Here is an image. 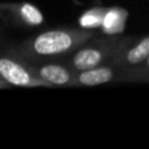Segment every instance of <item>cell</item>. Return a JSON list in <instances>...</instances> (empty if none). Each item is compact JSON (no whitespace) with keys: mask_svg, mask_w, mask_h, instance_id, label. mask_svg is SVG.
Listing matches in <instances>:
<instances>
[{"mask_svg":"<svg viewBox=\"0 0 149 149\" xmlns=\"http://www.w3.org/2000/svg\"><path fill=\"white\" fill-rule=\"evenodd\" d=\"M148 56H149V37L140 41L136 46L130 50L128 54H127V60L131 64H137V63H141L144 59H147Z\"/></svg>","mask_w":149,"mask_h":149,"instance_id":"9c48e42d","label":"cell"},{"mask_svg":"<svg viewBox=\"0 0 149 149\" xmlns=\"http://www.w3.org/2000/svg\"><path fill=\"white\" fill-rule=\"evenodd\" d=\"M0 77L8 84L17 86H49V82L43 81L41 77H36L20 63L8 58L0 59Z\"/></svg>","mask_w":149,"mask_h":149,"instance_id":"7a4b0ae2","label":"cell"},{"mask_svg":"<svg viewBox=\"0 0 149 149\" xmlns=\"http://www.w3.org/2000/svg\"><path fill=\"white\" fill-rule=\"evenodd\" d=\"M0 8L7 10L8 17L16 22L28 26H38L43 22L42 12L31 3H16V4H3Z\"/></svg>","mask_w":149,"mask_h":149,"instance_id":"3957f363","label":"cell"},{"mask_svg":"<svg viewBox=\"0 0 149 149\" xmlns=\"http://www.w3.org/2000/svg\"><path fill=\"white\" fill-rule=\"evenodd\" d=\"M38 77L50 85H67L72 80V74L64 67L58 64H46L38 71Z\"/></svg>","mask_w":149,"mask_h":149,"instance_id":"5b68a950","label":"cell"},{"mask_svg":"<svg viewBox=\"0 0 149 149\" xmlns=\"http://www.w3.org/2000/svg\"><path fill=\"white\" fill-rule=\"evenodd\" d=\"M3 86H4V82H3V81H0V88H3Z\"/></svg>","mask_w":149,"mask_h":149,"instance_id":"30bf717a","label":"cell"},{"mask_svg":"<svg viewBox=\"0 0 149 149\" xmlns=\"http://www.w3.org/2000/svg\"><path fill=\"white\" fill-rule=\"evenodd\" d=\"M92 37L89 31L81 30H50L36 37L31 43L38 55H58L72 50Z\"/></svg>","mask_w":149,"mask_h":149,"instance_id":"6da1fadb","label":"cell"},{"mask_svg":"<svg viewBox=\"0 0 149 149\" xmlns=\"http://www.w3.org/2000/svg\"><path fill=\"white\" fill-rule=\"evenodd\" d=\"M107 8H92L88 9L79 17V25L82 29H95L101 28L103 17Z\"/></svg>","mask_w":149,"mask_h":149,"instance_id":"ba28073f","label":"cell"},{"mask_svg":"<svg viewBox=\"0 0 149 149\" xmlns=\"http://www.w3.org/2000/svg\"><path fill=\"white\" fill-rule=\"evenodd\" d=\"M113 76H114V73L110 68L94 67V68H90V70H86V71H81V73L77 76V81L81 85L94 86V85L109 82L113 79Z\"/></svg>","mask_w":149,"mask_h":149,"instance_id":"52a82bcc","label":"cell"},{"mask_svg":"<svg viewBox=\"0 0 149 149\" xmlns=\"http://www.w3.org/2000/svg\"><path fill=\"white\" fill-rule=\"evenodd\" d=\"M127 18L128 12L123 8H107L101 28L105 34H119L126 28Z\"/></svg>","mask_w":149,"mask_h":149,"instance_id":"277c9868","label":"cell"},{"mask_svg":"<svg viewBox=\"0 0 149 149\" xmlns=\"http://www.w3.org/2000/svg\"><path fill=\"white\" fill-rule=\"evenodd\" d=\"M103 54L102 50L98 49H82L79 52H76V55L72 59V64L76 70L79 71H86L90 68H94L102 62Z\"/></svg>","mask_w":149,"mask_h":149,"instance_id":"8992f818","label":"cell"},{"mask_svg":"<svg viewBox=\"0 0 149 149\" xmlns=\"http://www.w3.org/2000/svg\"><path fill=\"white\" fill-rule=\"evenodd\" d=\"M148 64H149V56H148Z\"/></svg>","mask_w":149,"mask_h":149,"instance_id":"8fae6325","label":"cell"}]
</instances>
